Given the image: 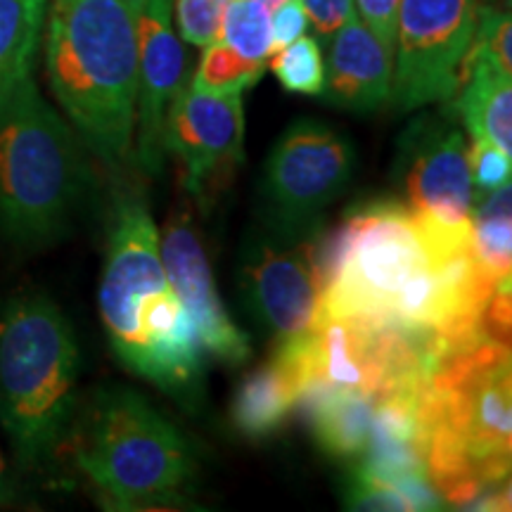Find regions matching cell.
I'll use <instances>...</instances> for the list:
<instances>
[{"label":"cell","mask_w":512,"mask_h":512,"mask_svg":"<svg viewBox=\"0 0 512 512\" xmlns=\"http://www.w3.org/2000/svg\"><path fill=\"white\" fill-rule=\"evenodd\" d=\"M496 285L477 259L472 223L444 226L401 200H368L323 238L316 318L399 325L439 339L453 356L494 339L486 306Z\"/></svg>","instance_id":"6da1fadb"},{"label":"cell","mask_w":512,"mask_h":512,"mask_svg":"<svg viewBox=\"0 0 512 512\" xmlns=\"http://www.w3.org/2000/svg\"><path fill=\"white\" fill-rule=\"evenodd\" d=\"M98 306L114 354L133 375L178 401L200 396L204 347L166 278L157 223L138 197H124L114 211Z\"/></svg>","instance_id":"7a4b0ae2"},{"label":"cell","mask_w":512,"mask_h":512,"mask_svg":"<svg viewBox=\"0 0 512 512\" xmlns=\"http://www.w3.org/2000/svg\"><path fill=\"white\" fill-rule=\"evenodd\" d=\"M140 0H53L46 72L86 150L121 166L133 150Z\"/></svg>","instance_id":"3957f363"},{"label":"cell","mask_w":512,"mask_h":512,"mask_svg":"<svg viewBox=\"0 0 512 512\" xmlns=\"http://www.w3.org/2000/svg\"><path fill=\"white\" fill-rule=\"evenodd\" d=\"M422 456L441 503L470 508L510 484V344L482 339L448 356L420 399Z\"/></svg>","instance_id":"277c9868"},{"label":"cell","mask_w":512,"mask_h":512,"mask_svg":"<svg viewBox=\"0 0 512 512\" xmlns=\"http://www.w3.org/2000/svg\"><path fill=\"white\" fill-rule=\"evenodd\" d=\"M81 351L48 294L27 292L0 309V427L24 470L43 467L67 439L79 403Z\"/></svg>","instance_id":"5b68a950"},{"label":"cell","mask_w":512,"mask_h":512,"mask_svg":"<svg viewBox=\"0 0 512 512\" xmlns=\"http://www.w3.org/2000/svg\"><path fill=\"white\" fill-rule=\"evenodd\" d=\"M88 185L83 143L27 79L0 102V235L43 249L72 228Z\"/></svg>","instance_id":"8992f818"},{"label":"cell","mask_w":512,"mask_h":512,"mask_svg":"<svg viewBox=\"0 0 512 512\" xmlns=\"http://www.w3.org/2000/svg\"><path fill=\"white\" fill-rule=\"evenodd\" d=\"M76 467L119 510L178 505L197 460L169 418L128 387H100L72 420Z\"/></svg>","instance_id":"52a82bcc"},{"label":"cell","mask_w":512,"mask_h":512,"mask_svg":"<svg viewBox=\"0 0 512 512\" xmlns=\"http://www.w3.org/2000/svg\"><path fill=\"white\" fill-rule=\"evenodd\" d=\"M356 164V147L342 131L318 119L292 121L261 171L256 223L294 238L320 235L325 211L347 192Z\"/></svg>","instance_id":"ba28073f"},{"label":"cell","mask_w":512,"mask_h":512,"mask_svg":"<svg viewBox=\"0 0 512 512\" xmlns=\"http://www.w3.org/2000/svg\"><path fill=\"white\" fill-rule=\"evenodd\" d=\"M323 238H294L256 223L242 238L238 290L256 325L275 344L306 335L323 294Z\"/></svg>","instance_id":"9c48e42d"},{"label":"cell","mask_w":512,"mask_h":512,"mask_svg":"<svg viewBox=\"0 0 512 512\" xmlns=\"http://www.w3.org/2000/svg\"><path fill=\"white\" fill-rule=\"evenodd\" d=\"M477 10L475 0H401L392 76L396 110L451 102L475 38Z\"/></svg>","instance_id":"30bf717a"},{"label":"cell","mask_w":512,"mask_h":512,"mask_svg":"<svg viewBox=\"0 0 512 512\" xmlns=\"http://www.w3.org/2000/svg\"><path fill=\"white\" fill-rule=\"evenodd\" d=\"M392 181L401 202L444 226L472 223L465 133L453 114H420L396 140Z\"/></svg>","instance_id":"8fae6325"},{"label":"cell","mask_w":512,"mask_h":512,"mask_svg":"<svg viewBox=\"0 0 512 512\" xmlns=\"http://www.w3.org/2000/svg\"><path fill=\"white\" fill-rule=\"evenodd\" d=\"M164 152L183 164L185 190L202 200L245 159L242 93L183 86L166 112Z\"/></svg>","instance_id":"7c38bea8"},{"label":"cell","mask_w":512,"mask_h":512,"mask_svg":"<svg viewBox=\"0 0 512 512\" xmlns=\"http://www.w3.org/2000/svg\"><path fill=\"white\" fill-rule=\"evenodd\" d=\"M185 86V50L174 29L171 0H140L138 8V100L136 162L159 176L164 166V121L171 102Z\"/></svg>","instance_id":"4fadbf2b"},{"label":"cell","mask_w":512,"mask_h":512,"mask_svg":"<svg viewBox=\"0 0 512 512\" xmlns=\"http://www.w3.org/2000/svg\"><path fill=\"white\" fill-rule=\"evenodd\" d=\"M159 254L166 278L195 323L204 354H211L228 366L245 363L252 356V344L221 302L200 233L190 223L185 209L174 211L166 221L164 238H159Z\"/></svg>","instance_id":"5bb4252c"},{"label":"cell","mask_w":512,"mask_h":512,"mask_svg":"<svg viewBox=\"0 0 512 512\" xmlns=\"http://www.w3.org/2000/svg\"><path fill=\"white\" fill-rule=\"evenodd\" d=\"M306 335L275 344L268 361L242 377L230 403V420L242 437L268 439L290 420L294 408H299L309 384Z\"/></svg>","instance_id":"9a60e30c"},{"label":"cell","mask_w":512,"mask_h":512,"mask_svg":"<svg viewBox=\"0 0 512 512\" xmlns=\"http://www.w3.org/2000/svg\"><path fill=\"white\" fill-rule=\"evenodd\" d=\"M323 100L339 110L368 114L392 100L394 53L354 15L330 38Z\"/></svg>","instance_id":"2e32d148"},{"label":"cell","mask_w":512,"mask_h":512,"mask_svg":"<svg viewBox=\"0 0 512 512\" xmlns=\"http://www.w3.org/2000/svg\"><path fill=\"white\" fill-rule=\"evenodd\" d=\"M451 100V114L460 119L470 138L489 140L512 155V74L486 60H470Z\"/></svg>","instance_id":"e0dca14e"},{"label":"cell","mask_w":512,"mask_h":512,"mask_svg":"<svg viewBox=\"0 0 512 512\" xmlns=\"http://www.w3.org/2000/svg\"><path fill=\"white\" fill-rule=\"evenodd\" d=\"M299 406L313 439L330 458L354 460L366 453L375 399L349 389L309 387Z\"/></svg>","instance_id":"ac0fdd59"},{"label":"cell","mask_w":512,"mask_h":512,"mask_svg":"<svg viewBox=\"0 0 512 512\" xmlns=\"http://www.w3.org/2000/svg\"><path fill=\"white\" fill-rule=\"evenodd\" d=\"M48 0H0V102L31 79Z\"/></svg>","instance_id":"d6986e66"},{"label":"cell","mask_w":512,"mask_h":512,"mask_svg":"<svg viewBox=\"0 0 512 512\" xmlns=\"http://www.w3.org/2000/svg\"><path fill=\"white\" fill-rule=\"evenodd\" d=\"M512 185L472 195V228L479 264L494 283L512 280Z\"/></svg>","instance_id":"ffe728a7"},{"label":"cell","mask_w":512,"mask_h":512,"mask_svg":"<svg viewBox=\"0 0 512 512\" xmlns=\"http://www.w3.org/2000/svg\"><path fill=\"white\" fill-rule=\"evenodd\" d=\"M266 62H254L242 57L226 41L216 38L204 46V55L192 76V88L207 93H242L252 88L264 76Z\"/></svg>","instance_id":"44dd1931"},{"label":"cell","mask_w":512,"mask_h":512,"mask_svg":"<svg viewBox=\"0 0 512 512\" xmlns=\"http://www.w3.org/2000/svg\"><path fill=\"white\" fill-rule=\"evenodd\" d=\"M219 38L247 60L268 62L273 53L271 12L261 0H228Z\"/></svg>","instance_id":"7402d4cb"},{"label":"cell","mask_w":512,"mask_h":512,"mask_svg":"<svg viewBox=\"0 0 512 512\" xmlns=\"http://www.w3.org/2000/svg\"><path fill=\"white\" fill-rule=\"evenodd\" d=\"M275 79L290 93L320 95L325 83V64L316 38L299 36L290 46L268 57Z\"/></svg>","instance_id":"603a6c76"},{"label":"cell","mask_w":512,"mask_h":512,"mask_svg":"<svg viewBox=\"0 0 512 512\" xmlns=\"http://www.w3.org/2000/svg\"><path fill=\"white\" fill-rule=\"evenodd\" d=\"M470 60H486L496 64L501 72L512 74V22L508 10H496L489 5L477 10L475 38L465 55L463 69Z\"/></svg>","instance_id":"cb8c5ba5"},{"label":"cell","mask_w":512,"mask_h":512,"mask_svg":"<svg viewBox=\"0 0 512 512\" xmlns=\"http://www.w3.org/2000/svg\"><path fill=\"white\" fill-rule=\"evenodd\" d=\"M344 503H347L349 510H413V503L392 482L373 475V472H368L361 465L351 470Z\"/></svg>","instance_id":"d4e9b609"},{"label":"cell","mask_w":512,"mask_h":512,"mask_svg":"<svg viewBox=\"0 0 512 512\" xmlns=\"http://www.w3.org/2000/svg\"><path fill=\"white\" fill-rule=\"evenodd\" d=\"M228 0H176V27L183 41L204 48L221 36Z\"/></svg>","instance_id":"484cf974"},{"label":"cell","mask_w":512,"mask_h":512,"mask_svg":"<svg viewBox=\"0 0 512 512\" xmlns=\"http://www.w3.org/2000/svg\"><path fill=\"white\" fill-rule=\"evenodd\" d=\"M467 166H470L472 195H482L510 181L512 155L498 150L489 140L472 138V143L467 145Z\"/></svg>","instance_id":"4316f807"},{"label":"cell","mask_w":512,"mask_h":512,"mask_svg":"<svg viewBox=\"0 0 512 512\" xmlns=\"http://www.w3.org/2000/svg\"><path fill=\"white\" fill-rule=\"evenodd\" d=\"M356 15L377 36L384 48L394 53L396 19H399L401 0H354Z\"/></svg>","instance_id":"83f0119b"},{"label":"cell","mask_w":512,"mask_h":512,"mask_svg":"<svg viewBox=\"0 0 512 512\" xmlns=\"http://www.w3.org/2000/svg\"><path fill=\"white\" fill-rule=\"evenodd\" d=\"M299 3L316 34L328 41L356 15L354 0H299Z\"/></svg>","instance_id":"f1b7e54d"},{"label":"cell","mask_w":512,"mask_h":512,"mask_svg":"<svg viewBox=\"0 0 512 512\" xmlns=\"http://www.w3.org/2000/svg\"><path fill=\"white\" fill-rule=\"evenodd\" d=\"M309 27V17L299 0H285L278 8L271 10V48L275 50L290 46L299 36H304ZM271 53V55H273Z\"/></svg>","instance_id":"f546056e"},{"label":"cell","mask_w":512,"mask_h":512,"mask_svg":"<svg viewBox=\"0 0 512 512\" xmlns=\"http://www.w3.org/2000/svg\"><path fill=\"white\" fill-rule=\"evenodd\" d=\"M12 501H15V479L10 475L8 460L0 451V508H8Z\"/></svg>","instance_id":"4dcf8cb0"},{"label":"cell","mask_w":512,"mask_h":512,"mask_svg":"<svg viewBox=\"0 0 512 512\" xmlns=\"http://www.w3.org/2000/svg\"><path fill=\"white\" fill-rule=\"evenodd\" d=\"M280 3H285V0H261V5H264V8H266L268 12H271L273 8H278Z\"/></svg>","instance_id":"1f68e13d"}]
</instances>
